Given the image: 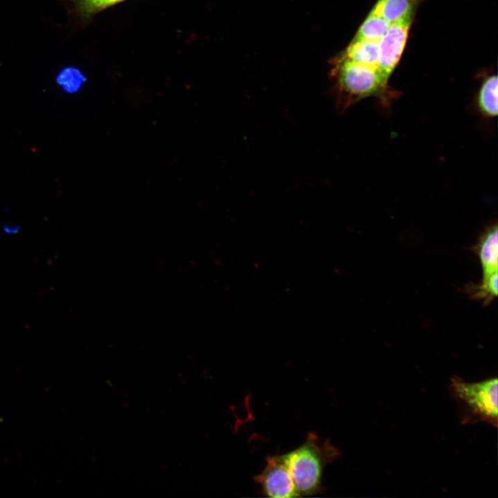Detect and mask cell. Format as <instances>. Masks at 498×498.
Wrapping results in <instances>:
<instances>
[{
	"instance_id": "7",
	"label": "cell",
	"mask_w": 498,
	"mask_h": 498,
	"mask_svg": "<svg viewBox=\"0 0 498 498\" xmlns=\"http://www.w3.org/2000/svg\"><path fill=\"white\" fill-rule=\"evenodd\" d=\"M419 0H378L372 9L390 24L414 14Z\"/></svg>"
},
{
	"instance_id": "2",
	"label": "cell",
	"mask_w": 498,
	"mask_h": 498,
	"mask_svg": "<svg viewBox=\"0 0 498 498\" xmlns=\"http://www.w3.org/2000/svg\"><path fill=\"white\" fill-rule=\"evenodd\" d=\"M338 104L345 109L371 96L388 100L387 82L378 68L338 57L332 62Z\"/></svg>"
},
{
	"instance_id": "3",
	"label": "cell",
	"mask_w": 498,
	"mask_h": 498,
	"mask_svg": "<svg viewBox=\"0 0 498 498\" xmlns=\"http://www.w3.org/2000/svg\"><path fill=\"white\" fill-rule=\"evenodd\" d=\"M497 378L476 382L456 376L451 378L450 391L459 405L462 423L481 421L497 426Z\"/></svg>"
},
{
	"instance_id": "5",
	"label": "cell",
	"mask_w": 498,
	"mask_h": 498,
	"mask_svg": "<svg viewBox=\"0 0 498 498\" xmlns=\"http://www.w3.org/2000/svg\"><path fill=\"white\" fill-rule=\"evenodd\" d=\"M474 250L477 255L482 268V280L488 279L497 272V225L488 227L479 238Z\"/></svg>"
},
{
	"instance_id": "12",
	"label": "cell",
	"mask_w": 498,
	"mask_h": 498,
	"mask_svg": "<svg viewBox=\"0 0 498 498\" xmlns=\"http://www.w3.org/2000/svg\"><path fill=\"white\" fill-rule=\"evenodd\" d=\"M497 272L493 273L488 279L481 280L478 284H470L466 288L467 292L472 297L482 299L483 304H488L497 295Z\"/></svg>"
},
{
	"instance_id": "10",
	"label": "cell",
	"mask_w": 498,
	"mask_h": 498,
	"mask_svg": "<svg viewBox=\"0 0 498 498\" xmlns=\"http://www.w3.org/2000/svg\"><path fill=\"white\" fill-rule=\"evenodd\" d=\"M390 24L380 15L371 10L360 26L353 40L379 42Z\"/></svg>"
},
{
	"instance_id": "1",
	"label": "cell",
	"mask_w": 498,
	"mask_h": 498,
	"mask_svg": "<svg viewBox=\"0 0 498 498\" xmlns=\"http://www.w3.org/2000/svg\"><path fill=\"white\" fill-rule=\"evenodd\" d=\"M340 455L329 439L310 432L300 446L273 455L277 476L290 498L309 497L322 492V478L326 465Z\"/></svg>"
},
{
	"instance_id": "4",
	"label": "cell",
	"mask_w": 498,
	"mask_h": 498,
	"mask_svg": "<svg viewBox=\"0 0 498 498\" xmlns=\"http://www.w3.org/2000/svg\"><path fill=\"white\" fill-rule=\"evenodd\" d=\"M414 14L390 24L378 42V70L386 79L396 66L404 50Z\"/></svg>"
},
{
	"instance_id": "9",
	"label": "cell",
	"mask_w": 498,
	"mask_h": 498,
	"mask_svg": "<svg viewBox=\"0 0 498 498\" xmlns=\"http://www.w3.org/2000/svg\"><path fill=\"white\" fill-rule=\"evenodd\" d=\"M477 105L481 114L488 118L497 115V77L491 75L482 83L479 89Z\"/></svg>"
},
{
	"instance_id": "8",
	"label": "cell",
	"mask_w": 498,
	"mask_h": 498,
	"mask_svg": "<svg viewBox=\"0 0 498 498\" xmlns=\"http://www.w3.org/2000/svg\"><path fill=\"white\" fill-rule=\"evenodd\" d=\"M64 3L68 12L82 21L96 13L124 0H58Z\"/></svg>"
},
{
	"instance_id": "6",
	"label": "cell",
	"mask_w": 498,
	"mask_h": 498,
	"mask_svg": "<svg viewBox=\"0 0 498 498\" xmlns=\"http://www.w3.org/2000/svg\"><path fill=\"white\" fill-rule=\"evenodd\" d=\"M338 57L378 68V42L352 40L345 50Z\"/></svg>"
},
{
	"instance_id": "11",
	"label": "cell",
	"mask_w": 498,
	"mask_h": 498,
	"mask_svg": "<svg viewBox=\"0 0 498 498\" xmlns=\"http://www.w3.org/2000/svg\"><path fill=\"white\" fill-rule=\"evenodd\" d=\"M86 77L76 67L68 66L59 71L55 82L68 93H75L80 91L86 81Z\"/></svg>"
}]
</instances>
